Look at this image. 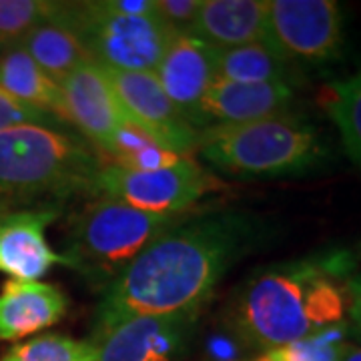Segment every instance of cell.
Masks as SVG:
<instances>
[{
	"mask_svg": "<svg viewBox=\"0 0 361 361\" xmlns=\"http://www.w3.org/2000/svg\"><path fill=\"white\" fill-rule=\"evenodd\" d=\"M104 71L118 94L127 121L135 129L167 151L177 155H193L199 130L185 121L153 73L116 71L106 66Z\"/></svg>",
	"mask_w": 361,
	"mask_h": 361,
	"instance_id": "cell-10",
	"label": "cell"
},
{
	"mask_svg": "<svg viewBox=\"0 0 361 361\" xmlns=\"http://www.w3.org/2000/svg\"><path fill=\"white\" fill-rule=\"evenodd\" d=\"M357 267L353 249H323L251 271L225 311L229 331L261 353L343 325Z\"/></svg>",
	"mask_w": 361,
	"mask_h": 361,
	"instance_id": "cell-2",
	"label": "cell"
},
{
	"mask_svg": "<svg viewBox=\"0 0 361 361\" xmlns=\"http://www.w3.org/2000/svg\"><path fill=\"white\" fill-rule=\"evenodd\" d=\"M20 47L56 82L92 61L77 35L54 16L35 26L23 39Z\"/></svg>",
	"mask_w": 361,
	"mask_h": 361,
	"instance_id": "cell-18",
	"label": "cell"
},
{
	"mask_svg": "<svg viewBox=\"0 0 361 361\" xmlns=\"http://www.w3.org/2000/svg\"><path fill=\"white\" fill-rule=\"evenodd\" d=\"M343 42L336 0H267V44L297 71L336 63Z\"/></svg>",
	"mask_w": 361,
	"mask_h": 361,
	"instance_id": "cell-8",
	"label": "cell"
},
{
	"mask_svg": "<svg viewBox=\"0 0 361 361\" xmlns=\"http://www.w3.org/2000/svg\"><path fill=\"white\" fill-rule=\"evenodd\" d=\"M54 18L77 35L94 63L116 71L153 73L179 37L157 16H127L106 0L59 2Z\"/></svg>",
	"mask_w": 361,
	"mask_h": 361,
	"instance_id": "cell-6",
	"label": "cell"
},
{
	"mask_svg": "<svg viewBox=\"0 0 361 361\" xmlns=\"http://www.w3.org/2000/svg\"><path fill=\"white\" fill-rule=\"evenodd\" d=\"M68 311V297L54 283L8 279L0 289V341H20L54 327Z\"/></svg>",
	"mask_w": 361,
	"mask_h": 361,
	"instance_id": "cell-15",
	"label": "cell"
},
{
	"mask_svg": "<svg viewBox=\"0 0 361 361\" xmlns=\"http://www.w3.org/2000/svg\"><path fill=\"white\" fill-rule=\"evenodd\" d=\"M253 361H287V360L277 353V349H269V351H261V353H257V357H255Z\"/></svg>",
	"mask_w": 361,
	"mask_h": 361,
	"instance_id": "cell-31",
	"label": "cell"
},
{
	"mask_svg": "<svg viewBox=\"0 0 361 361\" xmlns=\"http://www.w3.org/2000/svg\"><path fill=\"white\" fill-rule=\"evenodd\" d=\"M348 331L361 345V271H357L349 281V315Z\"/></svg>",
	"mask_w": 361,
	"mask_h": 361,
	"instance_id": "cell-27",
	"label": "cell"
},
{
	"mask_svg": "<svg viewBox=\"0 0 361 361\" xmlns=\"http://www.w3.org/2000/svg\"><path fill=\"white\" fill-rule=\"evenodd\" d=\"M275 235L269 219L243 209L189 213L104 287L90 341L137 315L205 310L225 275Z\"/></svg>",
	"mask_w": 361,
	"mask_h": 361,
	"instance_id": "cell-1",
	"label": "cell"
},
{
	"mask_svg": "<svg viewBox=\"0 0 361 361\" xmlns=\"http://www.w3.org/2000/svg\"><path fill=\"white\" fill-rule=\"evenodd\" d=\"M353 253H355V257L360 259V263H361V241L357 243V245L353 247Z\"/></svg>",
	"mask_w": 361,
	"mask_h": 361,
	"instance_id": "cell-32",
	"label": "cell"
},
{
	"mask_svg": "<svg viewBox=\"0 0 361 361\" xmlns=\"http://www.w3.org/2000/svg\"><path fill=\"white\" fill-rule=\"evenodd\" d=\"M59 85L65 99L66 123L75 125L104 157L116 133L129 123L104 66L89 61Z\"/></svg>",
	"mask_w": 361,
	"mask_h": 361,
	"instance_id": "cell-11",
	"label": "cell"
},
{
	"mask_svg": "<svg viewBox=\"0 0 361 361\" xmlns=\"http://www.w3.org/2000/svg\"><path fill=\"white\" fill-rule=\"evenodd\" d=\"M348 336V323H343L331 329H325L322 334L275 349L287 361H341L349 345L345 341Z\"/></svg>",
	"mask_w": 361,
	"mask_h": 361,
	"instance_id": "cell-24",
	"label": "cell"
},
{
	"mask_svg": "<svg viewBox=\"0 0 361 361\" xmlns=\"http://www.w3.org/2000/svg\"><path fill=\"white\" fill-rule=\"evenodd\" d=\"M0 89L66 125L61 85L40 68L20 44L0 51Z\"/></svg>",
	"mask_w": 361,
	"mask_h": 361,
	"instance_id": "cell-17",
	"label": "cell"
},
{
	"mask_svg": "<svg viewBox=\"0 0 361 361\" xmlns=\"http://www.w3.org/2000/svg\"><path fill=\"white\" fill-rule=\"evenodd\" d=\"M221 180L193 157L157 171H130L104 159L94 180V197H109L161 215L191 213L203 197L219 191Z\"/></svg>",
	"mask_w": 361,
	"mask_h": 361,
	"instance_id": "cell-7",
	"label": "cell"
},
{
	"mask_svg": "<svg viewBox=\"0 0 361 361\" xmlns=\"http://www.w3.org/2000/svg\"><path fill=\"white\" fill-rule=\"evenodd\" d=\"M61 215L56 205L20 207L0 223V273L18 281H39L54 265H65L47 239V229Z\"/></svg>",
	"mask_w": 361,
	"mask_h": 361,
	"instance_id": "cell-13",
	"label": "cell"
},
{
	"mask_svg": "<svg viewBox=\"0 0 361 361\" xmlns=\"http://www.w3.org/2000/svg\"><path fill=\"white\" fill-rule=\"evenodd\" d=\"M23 125H42V127H59V129L65 127L59 118L14 99L13 94L0 89V133Z\"/></svg>",
	"mask_w": 361,
	"mask_h": 361,
	"instance_id": "cell-25",
	"label": "cell"
},
{
	"mask_svg": "<svg viewBox=\"0 0 361 361\" xmlns=\"http://www.w3.org/2000/svg\"><path fill=\"white\" fill-rule=\"evenodd\" d=\"M203 310L137 315L92 339L99 361H179L191 349Z\"/></svg>",
	"mask_w": 361,
	"mask_h": 361,
	"instance_id": "cell-9",
	"label": "cell"
},
{
	"mask_svg": "<svg viewBox=\"0 0 361 361\" xmlns=\"http://www.w3.org/2000/svg\"><path fill=\"white\" fill-rule=\"evenodd\" d=\"M217 49L189 35H179L153 71L161 89L199 133L207 129L203 101L217 80Z\"/></svg>",
	"mask_w": 361,
	"mask_h": 361,
	"instance_id": "cell-12",
	"label": "cell"
},
{
	"mask_svg": "<svg viewBox=\"0 0 361 361\" xmlns=\"http://www.w3.org/2000/svg\"><path fill=\"white\" fill-rule=\"evenodd\" d=\"M195 153L217 173L241 179L307 175L331 161L322 130L297 115L209 127Z\"/></svg>",
	"mask_w": 361,
	"mask_h": 361,
	"instance_id": "cell-3",
	"label": "cell"
},
{
	"mask_svg": "<svg viewBox=\"0 0 361 361\" xmlns=\"http://www.w3.org/2000/svg\"><path fill=\"white\" fill-rule=\"evenodd\" d=\"M217 78L233 82H269L295 87L297 68L265 40L217 52Z\"/></svg>",
	"mask_w": 361,
	"mask_h": 361,
	"instance_id": "cell-19",
	"label": "cell"
},
{
	"mask_svg": "<svg viewBox=\"0 0 361 361\" xmlns=\"http://www.w3.org/2000/svg\"><path fill=\"white\" fill-rule=\"evenodd\" d=\"M106 4L127 16H157L155 0H106Z\"/></svg>",
	"mask_w": 361,
	"mask_h": 361,
	"instance_id": "cell-28",
	"label": "cell"
},
{
	"mask_svg": "<svg viewBox=\"0 0 361 361\" xmlns=\"http://www.w3.org/2000/svg\"><path fill=\"white\" fill-rule=\"evenodd\" d=\"M106 157L111 163L130 171H157V169L173 167L183 157L189 155H177L173 151L163 149L161 145L151 141L147 135H142L141 130L127 123L116 133L115 141L106 151L104 159Z\"/></svg>",
	"mask_w": 361,
	"mask_h": 361,
	"instance_id": "cell-21",
	"label": "cell"
},
{
	"mask_svg": "<svg viewBox=\"0 0 361 361\" xmlns=\"http://www.w3.org/2000/svg\"><path fill=\"white\" fill-rule=\"evenodd\" d=\"M103 163L101 153L59 127L23 125L2 130L0 195L16 203L75 193L94 197V180Z\"/></svg>",
	"mask_w": 361,
	"mask_h": 361,
	"instance_id": "cell-4",
	"label": "cell"
},
{
	"mask_svg": "<svg viewBox=\"0 0 361 361\" xmlns=\"http://www.w3.org/2000/svg\"><path fill=\"white\" fill-rule=\"evenodd\" d=\"M187 35L217 51L267 42V0H203Z\"/></svg>",
	"mask_w": 361,
	"mask_h": 361,
	"instance_id": "cell-16",
	"label": "cell"
},
{
	"mask_svg": "<svg viewBox=\"0 0 361 361\" xmlns=\"http://www.w3.org/2000/svg\"><path fill=\"white\" fill-rule=\"evenodd\" d=\"M203 0H155L157 18L177 35H187Z\"/></svg>",
	"mask_w": 361,
	"mask_h": 361,
	"instance_id": "cell-26",
	"label": "cell"
},
{
	"mask_svg": "<svg viewBox=\"0 0 361 361\" xmlns=\"http://www.w3.org/2000/svg\"><path fill=\"white\" fill-rule=\"evenodd\" d=\"M185 215L149 213L109 197H94L77 213L66 233V267L94 281L115 279L159 235L177 225Z\"/></svg>",
	"mask_w": 361,
	"mask_h": 361,
	"instance_id": "cell-5",
	"label": "cell"
},
{
	"mask_svg": "<svg viewBox=\"0 0 361 361\" xmlns=\"http://www.w3.org/2000/svg\"><path fill=\"white\" fill-rule=\"evenodd\" d=\"M59 2L51 0H0V51L20 44L40 23L54 16Z\"/></svg>",
	"mask_w": 361,
	"mask_h": 361,
	"instance_id": "cell-23",
	"label": "cell"
},
{
	"mask_svg": "<svg viewBox=\"0 0 361 361\" xmlns=\"http://www.w3.org/2000/svg\"><path fill=\"white\" fill-rule=\"evenodd\" d=\"M295 87L269 82H233L217 78L205 94L207 129L215 125H241L273 116L293 115Z\"/></svg>",
	"mask_w": 361,
	"mask_h": 361,
	"instance_id": "cell-14",
	"label": "cell"
},
{
	"mask_svg": "<svg viewBox=\"0 0 361 361\" xmlns=\"http://www.w3.org/2000/svg\"><path fill=\"white\" fill-rule=\"evenodd\" d=\"M0 361H99L97 348L85 339L44 334L26 341H18Z\"/></svg>",
	"mask_w": 361,
	"mask_h": 361,
	"instance_id": "cell-22",
	"label": "cell"
},
{
	"mask_svg": "<svg viewBox=\"0 0 361 361\" xmlns=\"http://www.w3.org/2000/svg\"><path fill=\"white\" fill-rule=\"evenodd\" d=\"M341 361H361V345H351L349 343L348 349H345V353H343V357Z\"/></svg>",
	"mask_w": 361,
	"mask_h": 361,
	"instance_id": "cell-30",
	"label": "cell"
},
{
	"mask_svg": "<svg viewBox=\"0 0 361 361\" xmlns=\"http://www.w3.org/2000/svg\"><path fill=\"white\" fill-rule=\"evenodd\" d=\"M323 109L336 125L345 155L361 171V68L327 87Z\"/></svg>",
	"mask_w": 361,
	"mask_h": 361,
	"instance_id": "cell-20",
	"label": "cell"
},
{
	"mask_svg": "<svg viewBox=\"0 0 361 361\" xmlns=\"http://www.w3.org/2000/svg\"><path fill=\"white\" fill-rule=\"evenodd\" d=\"M16 205H18L16 201H13V199H6V197H2V195H0V223L6 219L13 211L20 209V207H16Z\"/></svg>",
	"mask_w": 361,
	"mask_h": 361,
	"instance_id": "cell-29",
	"label": "cell"
}]
</instances>
